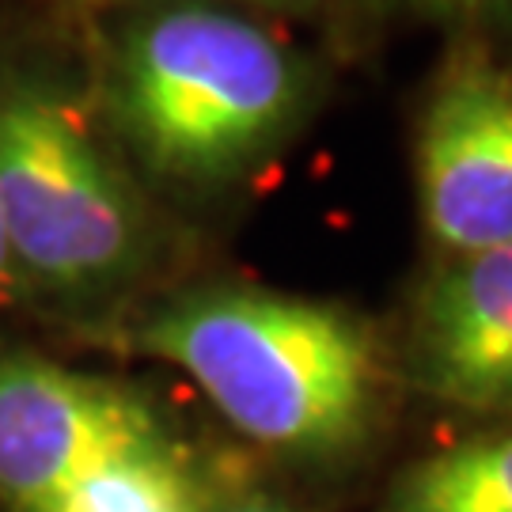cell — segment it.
<instances>
[{"instance_id": "obj_3", "label": "cell", "mask_w": 512, "mask_h": 512, "mask_svg": "<svg viewBox=\"0 0 512 512\" xmlns=\"http://www.w3.org/2000/svg\"><path fill=\"white\" fill-rule=\"evenodd\" d=\"M0 217L16 270L57 293H95L137 266L145 217L133 186L65 99L0 88Z\"/></svg>"}, {"instance_id": "obj_4", "label": "cell", "mask_w": 512, "mask_h": 512, "mask_svg": "<svg viewBox=\"0 0 512 512\" xmlns=\"http://www.w3.org/2000/svg\"><path fill=\"white\" fill-rule=\"evenodd\" d=\"M418 202L456 258L512 243V76L459 61L437 80L418 129Z\"/></svg>"}, {"instance_id": "obj_12", "label": "cell", "mask_w": 512, "mask_h": 512, "mask_svg": "<svg viewBox=\"0 0 512 512\" xmlns=\"http://www.w3.org/2000/svg\"><path fill=\"white\" fill-rule=\"evenodd\" d=\"M12 270H16V262H12V251H8V232H4V217H0V293H4Z\"/></svg>"}, {"instance_id": "obj_10", "label": "cell", "mask_w": 512, "mask_h": 512, "mask_svg": "<svg viewBox=\"0 0 512 512\" xmlns=\"http://www.w3.org/2000/svg\"><path fill=\"white\" fill-rule=\"evenodd\" d=\"M232 4H247L258 12H285V16H304L319 8V0H232Z\"/></svg>"}, {"instance_id": "obj_5", "label": "cell", "mask_w": 512, "mask_h": 512, "mask_svg": "<svg viewBox=\"0 0 512 512\" xmlns=\"http://www.w3.org/2000/svg\"><path fill=\"white\" fill-rule=\"evenodd\" d=\"M164 433L122 387L35 357L0 361V497L38 512L103 459Z\"/></svg>"}, {"instance_id": "obj_11", "label": "cell", "mask_w": 512, "mask_h": 512, "mask_svg": "<svg viewBox=\"0 0 512 512\" xmlns=\"http://www.w3.org/2000/svg\"><path fill=\"white\" fill-rule=\"evenodd\" d=\"M202 512H293L277 501H266V497H243V501H232V505H220V509H202Z\"/></svg>"}, {"instance_id": "obj_7", "label": "cell", "mask_w": 512, "mask_h": 512, "mask_svg": "<svg viewBox=\"0 0 512 512\" xmlns=\"http://www.w3.org/2000/svg\"><path fill=\"white\" fill-rule=\"evenodd\" d=\"M38 512H202L198 486L167 433L103 459Z\"/></svg>"}, {"instance_id": "obj_2", "label": "cell", "mask_w": 512, "mask_h": 512, "mask_svg": "<svg viewBox=\"0 0 512 512\" xmlns=\"http://www.w3.org/2000/svg\"><path fill=\"white\" fill-rule=\"evenodd\" d=\"M311 69L266 23L179 4L129 27L110 99L133 148L167 179L217 183L251 167L300 122Z\"/></svg>"}, {"instance_id": "obj_6", "label": "cell", "mask_w": 512, "mask_h": 512, "mask_svg": "<svg viewBox=\"0 0 512 512\" xmlns=\"http://www.w3.org/2000/svg\"><path fill=\"white\" fill-rule=\"evenodd\" d=\"M414 368L444 403L512 418V243L456 258L425 285Z\"/></svg>"}, {"instance_id": "obj_9", "label": "cell", "mask_w": 512, "mask_h": 512, "mask_svg": "<svg viewBox=\"0 0 512 512\" xmlns=\"http://www.w3.org/2000/svg\"><path fill=\"white\" fill-rule=\"evenodd\" d=\"M403 8L425 12V16H463V12H478V8H490L497 0H395Z\"/></svg>"}, {"instance_id": "obj_8", "label": "cell", "mask_w": 512, "mask_h": 512, "mask_svg": "<svg viewBox=\"0 0 512 512\" xmlns=\"http://www.w3.org/2000/svg\"><path fill=\"white\" fill-rule=\"evenodd\" d=\"M387 512H512V433L459 440L410 467Z\"/></svg>"}, {"instance_id": "obj_1", "label": "cell", "mask_w": 512, "mask_h": 512, "mask_svg": "<svg viewBox=\"0 0 512 512\" xmlns=\"http://www.w3.org/2000/svg\"><path fill=\"white\" fill-rule=\"evenodd\" d=\"M137 342L183 368L239 433L296 456L349 448L380 391L372 330L300 296L205 289L156 311Z\"/></svg>"}]
</instances>
